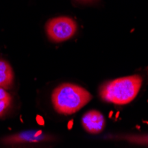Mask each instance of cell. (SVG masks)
I'll use <instances>...</instances> for the list:
<instances>
[{
	"label": "cell",
	"mask_w": 148,
	"mask_h": 148,
	"mask_svg": "<svg viewBox=\"0 0 148 148\" xmlns=\"http://www.w3.org/2000/svg\"><path fill=\"white\" fill-rule=\"evenodd\" d=\"M0 99H12L10 94L2 87H0Z\"/></svg>",
	"instance_id": "cell-9"
},
{
	"label": "cell",
	"mask_w": 148,
	"mask_h": 148,
	"mask_svg": "<svg viewBox=\"0 0 148 148\" xmlns=\"http://www.w3.org/2000/svg\"><path fill=\"white\" fill-rule=\"evenodd\" d=\"M83 1H94V0H83Z\"/></svg>",
	"instance_id": "cell-10"
},
{
	"label": "cell",
	"mask_w": 148,
	"mask_h": 148,
	"mask_svg": "<svg viewBox=\"0 0 148 148\" xmlns=\"http://www.w3.org/2000/svg\"><path fill=\"white\" fill-rule=\"evenodd\" d=\"M143 84L139 75L121 77L105 83L99 89L100 98L115 105H125L135 99Z\"/></svg>",
	"instance_id": "cell-1"
},
{
	"label": "cell",
	"mask_w": 148,
	"mask_h": 148,
	"mask_svg": "<svg viewBox=\"0 0 148 148\" xmlns=\"http://www.w3.org/2000/svg\"><path fill=\"white\" fill-rule=\"evenodd\" d=\"M13 71L12 66L5 60H0V87L8 90L13 84Z\"/></svg>",
	"instance_id": "cell-6"
},
{
	"label": "cell",
	"mask_w": 148,
	"mask_h": 148,
	"mask_svg": "<svg viewBox=\"0 0 148 148\" xmlns=\"http://www.w3.org/2000/svg\"><path fill=\"white\" fill-rule=\"evenodd\" d=\"M125 139L133 143L148 145V135L147 136H127L125 137Z\"/></svg>",
	"instance_id": "cell-7"
},
{
	"label": "cell",
	"mask_w": 148,
	"mask_h": 148,
	"mask_svg": "<svg viewBox=\"0 0 148 148\" xmlns=\"http://www.w3.org/2000/svg\"><path fill=\"white\" fill-rule=\"evenodd\" d=\"M82 124L87 132L90 134H99L105 127V119L99 111L90 110L84 114Z\"/></svg>",
	"instance_id": "cell-5"
},
{
	"label": "cell",
	"mask_w": 148,
	"mask_h": 148,
	"mask_svg": "<svg viewBox=\"0 0 148 148\" xmlns=\"http://www.w3.org/2000/svg\"><path fill=\"white\" fill-rule=\"evenodd\" d=\"M51 140H54V137L42 130H29L7 136L1 139V144L5 145H17L21 144L40 143Z\"/></svg>",
	"instance_id": "cell-4"
},
{
	"label": "cell",
	"mask_w": 148,
	"mask_h": 148,
	"mask_svg": "<svg viewBox=\"0 0 148 148\" xmlns=\"http://www.w3.org/2000/svg\"><path fill=\"white\" fill-rule=\"evenodd\" d=\"M75 21L69 17H58L49 21L46 24V32L53 42H64L71 38L76 32Z\"/></svg>",
	"instance_id": "cell-3"
},
{
	"label": "cell",
	"mask_w": 148,
	"mask_h": 148,
	"mask_svg": "<svg viewBox=\"0 0 148 148\" xmlns=\"http://www.w3.org/2000/svg\"><path fill=\"white\" fill-rule=\"evenodd\" d=\"M12 99H0V116H2L10 106Z\"/></svg>",
	"instance_id": "cell-8"
},
{
	"label": "cell",
	"mask_w": 148,
	"mask_h": 148,
	"mask_svg": "<svg viewBox=\"0 0 148 148\" xmlns=\"http://www.w3.org/2000/svg\"><path fill=\"white\" fill-rule=\"evenodd\" d=\"M91 94L83 87L72 84H63L55 88L51 94L54 109L61 114H72L88 104Z\"/></svg>",
	"instance_id": "cell-2"
}]
</instances>
